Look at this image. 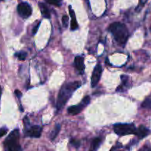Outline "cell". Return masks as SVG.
<instances>
[{
	"label": "cell",
	"instance_id": "8fae6325",
	"mask_svg": "<svg viewBox=\"0 0 151 151\" xmlns=\"http://www.w3.org/2000/svg\"><path fill=\"white\" fill-rule=\"evenodd\" d=\"M75 64L78 70L83 72L84 70V68H85L83 58L82 56H77L75 58Z\"/></svg>",
	"mask_w": 151,
	"mask_h": 151
},
{
	"label": "cell",
	"instance_id": "5b68a950",
	"mask_svg": "<svg viewBox=\"0 0 151 151\" xmlns=\"http://www.w3.org/2000/svg\"><path fill=\"white\" fill-rule=\"evenodd\" d=\"M17 10L19 16L24 19L29 17L32 14V8H31L30 5L27 2L20 3L18 5Z\"/></svg>",
	"mask_w": 151,
	"mask_h": 151
},
{
	"label": "cell",
	"instance_id": "277c9868",
	"mask_svg": "<svg viewBox=\"0 0 151 151\" xmlns=\"http://www.w3.org/2000/svg\"><path fill=\"white\" fill-rule=\"evenodd\" d=\"M114 132L119 136L135 134L137 131V128L134 124H117L114 125Z\"/></svg>",
	"mask_w": 151,
	"mask_h": 151
},
{
	"label": "cell",
	"instance_id": "e0dca14e",
	"mask_svg": "<svg viewBox=\"0 0 151 151\" xmlns=\"http://www.w3.org/2000/svg\"><path fill=\"white\" fill-rule=\"evenodd\" d=\"M49 4H53L55 6H60L61 4V0H45Z\"/></svg>",
	"mask_w": 151,
	"mask_h": 151
},
{
	"label": "cell",
	"instance_id": "484cf974",
	"mask_svg": "<svg viewBox=\"0 0 151 151\" xmlns=\"http://www.w3.org/2000/svg\"><path fill=\"white\" fill-rule=\"evenodd\" d=\"M1 88L0 86V99H1Z\"/></svg>",
	"mask_w": 151,
	"mask_h": 151
},
{
	"label": "cell",
	"instance_id": "9a60e30c",
	"mask_svg": "<svg viewBox=\"0 0 151 151\" xmlns=\"http://www.w3.org/2000/svg\"><path fill=\"white\" fill-rule=\"evenodd\" d=\"M142 107L145 108V109H151V100L147 99L146 100H145L142 103Z\"/></svg>",
	"mask_w": 151,
	"mask_h": 151
},
{
	"label": "cell",
	"instance_id": "ffe728a7",
	"mask_svg": "<svg viewBox=\"0 0 151 151\" xmlns=\"http://www.w3.org/2000/svg\"><path fill=\"white\" fill-rule=\"evenodd\" d=\"M121 79H122V84H123V85H126L127 82H128L129 78H128V77L126 76V75H122V76H121Z\"/></svg>",
	"mask_w": 151,
	"mask_h": 151
},
{
	"label": "cell",
	"instance_id": "7402d4cb",
	"mask_svg": "<svg viewBox=\"0 0 151 151\" xmlns=\"http://www.w3.org/2000/svg\"><path fill=\"white\" fill-rule=\"evenodd\" d=\"M139 151H151V148L149 146L145 145L139 150Z\"/></svg>",
	"mask_w": 151,
	"mask_h": 151
},
{
	"label": "cell",
	"instance_id": "8992f818",
	"mask_svg": "<svg viewBox=\"0 0 151 151\" xmlns=\"http://www.w3.org/2000/svg\"><path fill=\"white\" fill-rule=\"evenodd\" d=\"M102 72H103V68H102L101 65L97 64L94 68L92 76H91V86L92 87H95L97 85L100 78H101Z\"/></svg>",
	"mask_w": 151,
	"mask_h": 151
},
{
	"label": "cell",
	"instance_id": "7c38bea8",
	"mask_svg": "<svg viewBox=\"0 0 151 151\" xmlns=\"http://www.w3.org/2000/svg\"><path fill=\"white\" fill-rule=\"evenodd\" d=\"M38 5H39V8H40V10H41L42 16H44V18H47V19H50V10H49L47 6L45 4H44V3H42V2H39Z\"/></svg>",
	"mask_w": 151,
	"mask_h": 151
},
{
	"label": "cell",
	"instance_id": "52a82bcc",
	"mask_svg": "<svg viewBox=\"0 0 151 151\" xmlns=\"http://www.w3.org/2000/svg\"><path fill=\"white\" fill-rule=\"evenodd\" d=\"M42 132V128L38 125H34L27 128L26 131V136L32 138H39Z\"/></svg>",
	"mask_w": 151,
	"mask_h": 151
},
{
	"label": "cell",
	"instance_id": "603a6c76",
	"mask_svg": "<svg viewBox=\"0 0 151 151\" xmlns=\"http://www.w3.org/2000/svg\"><path fill=\"white\" fill-rule=\"evenodd\" d=\"M39 25H40V23H38V24H37V26H35V27H34L33 30H32V34H35L37 32V30H38V27H39Z\"/></svg>",
	"mask_w": 151,
	"mask_h": 151
},
{
	"label": "cell",
	"instance_id": "7a4b0ae2",
	"mask_svg": "<svg viewBox=\"0 0 151 151\" xmlns=\"http://www.w3.org/2000/svg\"><path fill=\"white\" fill-rule=\"evenodd\" d=\"M109 30L113 34L115 40L120 44H125L128 38L129 32L126 26L120 22H114L109 27Z\"/></svg>",
	"mask_w": 151,
	"mask_h": 151
},
{
	"label": "cell",
	"instance_id": "2e32d148",
	"mask_svg": "<svg viewBox=\"0 0 151 151\" xmlns=\"http://www.w3.org/2000/svg\"><path fill=\"white\" fill-rule=\"evenodd\" d=\"M16 56L21 60H25L27 57V53L24 52H19L16 53Z\"/></svg>",
	"mask_w": 151,
	"mask_h": 151
},
{
	"label": "cell",
	"instance_id": "4fadbf2b",
	"mask_svg": "<svg viewBox=\"0 0 151 151\" xmlns=\"http://www.w3.org/2000/svg\"><path fill=\"white\" fill-rule=\"evenodd\" d=\"M102 142V140L100 138H95L91 142V146H90L89 151H97L100 144Z\"/></svg>",
	"mask_w": 151,
	"mask_h": 151
},
{
	"label": "cell",
	"instance_id": "30bf717a",
	"mask_svg": "<svg viewBox=\"0 0 151 151\" xmlns=\"http://www.w3.org/2000/svg\"><path fill=\"white\" fill-rule=\"evenodd\" d=\"M149 130L147 128H145L143 125H140L136 131V135L139 137V139H143L145 137H147L149 134Z\"/></svg>",
	"mask_w": 151,
	"mask_h": 151
},
{
	"label": "cell",
	"instance_id": "d4e9b609",
	"mask_svg": "<svg viewBox=\"0 0 151 151\" xmlns=\"http://www.w3.org/2000/svg\"><path fill=\"white\" fill-rule=\"evenodd\" d=\"M147 0H139V4H142V5H144L146 2H147Z\"/></svg>",
	"mask_w": 151,
	"mask_h": 151
},
{
	"label": "cell",
	"instance_id": "4316f807",
	"mask_svg": "<svg viewBox=\"0 0 151 151\" xmlns=\"http://www.w3.org/2000/svg\"><path fill=\"white\" fill-rule=\"evenodd\" d=\"M110 151H114V148H113V149H111V150Z\"/></svg>",
	"mask_w": 151,
	"mask_h": 151
},
{
	"label": "cell",
	"instance_id": "5bb4252c",
	"mask_svg": "<svg viewBox=\"0 0 151 151\" xmlns=\"http://www.w3.org/2000/svg\"><path fill=\"white\" fill-rule=\"evenodd\" d=\"M60 125H56L55 128L53 129V131H52L51 134H50V139L53 140L55 139V137H57L59 131H60Z\"/></svg>",
	"mask_w": 151,
	"mask_h": 151
},
{
	"label": "cell",
	"instance_id": "ac0fdd59",
	"mask_svg": "<svg viewBox=\"0 0 151 151\" xmlns=\"http://www.w3.org/2000/svg\"><path fill=\"white\" fill-rule=\"evenodd\" d=\"M70 143L72 145H73L75 147H79L80 145H81V142H80V141H78V140L77 139H71L70 141Z\"/></svg>",
	"mask_w": 151,
	"mask_h": 151
},
{
	"label": "cell",
	"instance_id": "6da1fadb",
	"mask_svg": "<svg viewBox=\"0 0 151 151\" xmlns=\"http://www.w3.org/2000/svg\"><path fill=\"white\" fill-rule=\"evenodd\" d=\"M81 86V83L79 81H74V82L69 83L62 86L58 96L57 108L58 110L63 109L69 97L72 95L74 91L78 89Z\"/></svg>",
	"mask_w": 151,
	"mask_h": 151
},
{
	"label": "cell",
	"instance_id": "cb8c5ba5",
	"mask_svg": "<svg viewBox=\"0 0 151 151\" xmlns=\"http://www.w3.org/2000/svg\"><path fill=\"white\" fill-rule=\"evenodd\" d=\"M15 93H16V95L19 98H20V97H22V93H21V91H19V90H16V91H15Z\"/></svg>",
	"mask_w": 151,
	"mask_h": 151
},
{
	"label": "cell",
	"instance_id": "44dd1931",
	"mask_svg": "<svg viewBox=\"0 0 151 151\" xmlns=\"http://www.w3.org/2000/svg\"><path fill=\"white\" fill-rule=\"evenodd\" d=\"M7 132V129L5 128H3L0 129V137H3V136L5 135Z\"/></svg>",
	"mask_w": 151,
	"mask_h": 151
},
{
	"label": "cell",
	"instance_id": "9c48e42d",
	"mask_svg": "<svg viewBox=\"0 0 151 151\" xmlns=\"http://www.w3.org/2000/svg\"><path fill=\"white\" fill-rule=\"evenodd\" d=\"M69 10L71 19H72V20H71V29H72V30H75V29H77L78 28V22H77L76 16H75V13L72 10L71 6H69Z\"/></svg>",
	"mask_w": 151,
	"mask_h": 151
},
{
	"label": "cell",
	"instance_id": "d6986e66",
	"mask_svg": "<svg viewBox=\"0 0 151 151\" xmlns=\"http://www.w3.org/2000/svg\"><path fill=\"white\" fill-rule=\"evenodd\" d=\"M62 23H63V25L66 27L68 26V24H69V17L67 16H63L62 17Z\"/></svg>",
	"mask_w": 151,
	"mask_h": 151
},
{
	"label": "cell",
	"instance_id": "ba28073f",
	"mask_svg": "<svg viewBox=\"0 0 151 151\" xmlns=\"http://www.w3.org/2000/svg\"><path fill=\"white\" fill-rule=\"evenodd\" d=\"M86 106H87V105L83 101H82V103H80L78 106H73L69 107L68 109V112L72 115H76L79 114L84 109Z\"/></svg>",
	"mask_w": 151,
	"mask_h": 151
},
{
	"label": "cell",
	"instance_id": "3957f363",
	"mask_svg": "<svg viewBox=\"0 0 151 151\" xmlns=\"http://www.w3.org/2000/svg\"><path fill=\"white\" fill-rule=\"evenodd\" d=\"M19 137L20 134L18 129H15L9 134L4 142L5 151H21Z\"/></svg>",
	"mask_w": 151,
	"mask_h": 151
}]
</instances>
